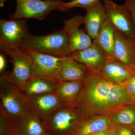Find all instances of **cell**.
Returning <instances> with one entry per match:
<instances>
[{"instance_id": "17", "label": "cell", "mask_w": 135, "mask_h": 135, "mask_svg": "<svg viewBox=\"0 0 135 135\" xmlns=\"http://www.w3.org/2000/svg\"><path fill=\"white\" fill-rule=\"evenodd\" d=\"M84 28L92 40L95 38L107 18L103 4L99 1L85 9Z\"/></svg>"}, {"instance_id": "15", "label": "cell", "mask_w": 135, "mask_h": 135, "mask_svg": "<svg viewBox=\"0 0 135 135\" xmlns=\"http://www.w3.org/2000/svg\"><path fill=\"white\" fill-rule=\"evenodd\" d=\"M91 73L86 66L71 57H63L59 70L60 81H83Z\"/></svg>"}, {"instance_id": "9", "label": "cell", "mask_w": 135, "mask_h": 135, "mask_svg": "<svg viewBox=\"0 0 135 135\" xmlns=\"http://www.w3.org/2000/svg\"><path fill=\"white\" fill-rule=\"evenodd\" d=\"M84 22V17L81 15H75L64 21L63 29L66 33L68 46L72 53L85 49L93 43V40L86 31L79 28Z\"/></svg>"}, {"instance_id": "10", "label": "cell", "mask_w": 135, "mask_h": 135, "mask_svg": "<svg viewBox=\"0 0 135 135\" xmlns=\"http://www.w3.org/2000/svg\"><path fill=\"white\" fill-rule=\"evenodd\" d=\"M107 18L114 27L122 33L135 39V27L130 14L123 6L112 0H103Z\"/></svg>"}, {"instance_id": "12", "label": "cell", "mask_w": 135, "mask_h": 135, "mask_svg": "<svg viewBox=\"0 0 135 135\" xmlns=\"http://www.w3.org/2000/svg\"><path fill=\"white\" fill-rule=\"evenodd\" d=\"M71 57L83 64L91 73H101L107 56L102 49L93 42L89 47L73 52Z\"/></svg>"}, {"instance_id": "2", "label": "cell", "mask_w": 135, "mask_h": 135, "mask_svg": "<svg viewBox=\"0 0 135 135\" xmlns=\"http://www.w3.org/2000/svg\"><path fill=\"white\" fill-rule=\"evenodd\" d=\"M20 49L59 57L71 56L73 53L68 46L67 36L64 29L43 36L31 34Z\"/></svg>"}, {"instance_id": "16", "label": "cell", "mask_w": 135, "mask_h": 135, "mask_svg": "<svg viewBox=\"0 0 135 135\" xmlns=\"http://www.w3.org/2000/svg\"><path fill=\"white\" fill-rule=\"evenodd\" d=\"M113 129L109 115H92L85 117L80 121L72 135H89Z\"/></svg>"}, {"instance_id": "4", "label": "cell", "mask_w": 135, "mask_h": 135, "mask_svg": "<svg viewBox=\"0 0 135 135\" xmlns=\"http://www.w3.org/2000/svg\"><path fill=\"white\" fill-rule=\"evenodd\" d=\"M26 19L0 20V49L4 54L20 49L30 35Z\"/></svg>"}, {"instance_id": "29", "label": "cell", "mask_w": 135, "mask_h": 135, "mask_svg": "<svg viewBox=\"0 0 135 135\" xmlns=\"http://www.w3.org/2000/svg\"><path fill=\"white\" fill-rule=\"evenodd\" d=\"M113 129H108L101 131V132H98V133H94L89 135H110Z\"/></svg>"}, {"instance_id": "27", "label": "cell", "mask_w": 135, "mask_h": 135, "mask_svg": "<svg viewBox=\"0 0 135 135\" xmlns=\"http://www.w3.org/2000/svg\"><path fill=\"white\" fill-rule=\"evenodd\" d=\"M117 135H133L132 128L127 127H116L114 129Z\"/></svg>"}, {"instance_id": "18", "label": "cell", "mask_w": 135, "mask_h": 135, "mask_svg": "<svg viewBox=\"0 0 135 135\" xmlns=\"http://www.w3.org/2000/svg\"><path fill=\"white\" fill-rule=\"evenodd\" d=\"M43 120L29 111L18 118L17 135H49Z\"/></svg>"}, {"instance_id": "24", "label": "cell", "mask_w": 135, "mask_h": 135, "mask_svg": "<svg viewBox=\"0 0 135 135\" xmlns=\"http://www.w3.org/2000/svg\"><path fill=\"white\" fill-rule=\"evenodd\" d=\"M101 1L103 0H73L70 2H64L59 11L65 12L75 8H81L86 9Z\"/></svg>"}, {"instance_id": "28", "label": "cell", "mask_w": 135, "mask_h": 135, "mask_svg": "<svg viewBox=\"0 0 135 135\" xmlns=\"http://www.w3.org/2000/svg\"><path fill=\"white\" fill-rule=\"evenodd\" d=\"M6 66V60L4 55L1 53L0 55V71L1 73L3 71Z\"/></svg>"}, {"instance_id": "30", "label": "cell", "mask_w": 135, "mask_h": 135, "mask_svg": "<svg viewBox=\"0 0 135 135\" xmlns=\"http://www.w3.org/2000/svg\"><path fill=\"white\" fill-rule=\"evenodd\" d=\"M8 0H0V7H2L4 6V3L5 2L7 1Z\"/></svg>"}, {"instance_id": "22", "label": "cell", "mask_w": 135, "mask_h": 135, "mask_svg": "<svg viewBox=\"0 0 135 135\" xmlns=\"http://www.w3.org/2000/svg\"><path fill=\"white\" fill-rule=\"evenodd\" d=\"M108 115L114 129L123 127L132 128L135 127V104L122 107Z\"/></svg>"}, {"instance_id": "8", "label": "cell", "mask_w": 135, "mask_h": 135, "mask_svg": "<svg viewBox=\"0 0 135 135\" xmlns=\"http://www.w3.org/2000/svg\"><path fill=\"white\" fill-rule=\"evenodd\" d=\"M31 57L33 62V77H40L57 84L60 81L59 70L63 57H57L31 51H25Z\"/></svg>"}, {"instance_id": "33", "label": "cell", "mask_w": 135, "mask_h": 135, "mask_svg": "<svg viewBox=\"0 0 135 135\" xmlns=\"http://www.w3.org/2000/svg\"><path fill=\"white\" fill-rule=\"evenodd\" d=\"M70 1H72L73 0H70Z\"/></svg>"}, {"instance_id": "25", "label": "cell", "mask_w": 135, "mask_h": 135, "mask_svg": "<svg viewBox=\"0 0 135 135\" xmlns=\"http://www.w3.org/2000/svg\"><path fill=\"white\" fill-rule=\"evenodd\" d=\"M123 7L128 11L135 27V0H126Z\"/></svg>"}, {"instance_id": "14", "label": "cell", "mask_w": 135, "mask_h": 135, "mask_svg": "<svg viewBox=\"0 0 135 135\" xmlns=\"http://www.w3.org/2000/svg\"><path fill=\"white\" fill-rule=\"evenodd\" d=\"M113 57L124 64L135 67V39L129 37L115 28Z\"/></svg>"}, {"instance_id": "1", "label": "cell", "mask_w": 135, "mask_h": 135, "mask_svg": "<svg viewBox=\"0 0 135 135\" xmlns=\"http://www.w3.org/2000/svg\"><path fill=\"white\" fill-rule=\"evenodd\" d=\"M135 104V97L125 86L113 83L101 73H91L83 81L82 89L73 108L79 109L84 117L109 115L122 107Z\"/></svg>"}, {"instance_id": "20", "label": "cell", "mask_w": 135, "mask_h": 135, "mask_svg": "<svg viewBox=\"0 0 135 135\" xmlns=\"http://www.w3.org/2000/svg\"><path fill=\"white\" fill-rule=\"evenodd\" d=\"M57 84L50 80L40 77H33L26 83L21 91L27 97L55 94Z\"/></svg>"}, {"instance_id": "31", "label": "cell", "mask_w": 135, "mask_h": 135, "mask_svg": "<svg viewBox=\"0 0 135 135\" xmlns=\"http://www.w3.org/2000/svg\"><path fill=\"white\" fill-rule=\"evenodd\" d=\"M110 135H116V133H115V131L114 130V129H113Z\"/></svg>"}, {"instance_id": "32", "label": "cell", "mask_w": 135, "mask_h": 135, "mask_svg": "<svg viewBox=\"0 0 135 135\" xmlns=\"http://www.w3.org/2000/svg\"><path fill=\"white\" fill-rule=\"evenodd\" d=\"M132 131H133V135H135V127H134L132 128Z\"/></svg>"}, {"instance_id": "7", "label": "cell", "mask_w": 135, "mask_h": 135, "mask_svg": "<svg viewBox=\"0 0 135 135\" xmlns=\"http://www.w3.org/2000/svg\"><path fill=\"white\" fill-rule=\"evenodd\" d=\"M9 56L13 65L12 71L4 72L10 81L20 90L26 83L33 77V62L31 57L27 51L20 49L9 51Z\"/></svg>"}, {"instance_id": "34", "label": "cell", "mask_w": 135, "mask_h": 135, "mask_svg": "<svg viewBox=\"0 0 135 135\" xmlns=\"http://www.w3.org/2000/svg\"><path fill=\"white\" fill-rule=\"evenodd\" d=\"M49 135H50L49 134Z\"/></svg>"}, {"instance_id": "6", "label": "cell", "mask_w": 135, "mask_h": 135, "mask_svg": "<svg viewBox=\"0 0 135 135\" xmlns=\"http://www.w3.org/2000/svg\"><path fill=\"white\" fill-rule=\"evenodd\" d=\"M15 13L9 16L10 20L35 18L44 19L51 11L59 10L62 0H16Z\"/></svg>"}, {"instance_id": "19", "label": "cell", "mask_w": 135, "mask_h": 135, "mask_svg": "<svg viewBox=\"0 0 135 135\" xmlns=\"http://www.w3.org/2000/svg\"><path fill=\"white\" fill-rule=\"evenodd\" d=\"M83 81H60L56 95L63 106L73 108L82 89Z\"/></svg>"}, {"instance_id": "26", "label": "cell", "mask_w": 135, "mask_h": 135, "mask_svg": "<svg viewBox=\"0 0 135 135\" xmlns=\"http://www.w3.org/2000/svg\"><path fill=\"white\" fill-rule=\"evenodd\" d=\"M123 85L129 94L135 97V75L131 77Z\"/></svg>"}, {"instance_id": "21", "label": "cell", "mask_w": 135, "mask_h": 135, "mask_svg": "<svg viewBox=\"0 0 135 135\" xmlns=\"http://www.w3.org/2000/svg\"><path fill=\"white\" fill-rule=\"evenodd\" d=\"M115 41V27L106 18L93 42L100 47L107 56L113 57Z\"/></svg>"}, {"instance_id": "3", "label": "cell", "mask_w": 135, "mask_h": 135, "mask_svg": "<svg viewBox=\"0 0 135 135\" xmlns=\"http://www.w3.org/2000/svg\"><path fill=\"white\" fill-rule=\"evenodd\" d=\"M84 118L79 109L63 106L51 113L44 122L50 135H72L78 123Z\"/></svg>"}, {"instance_id": "11", "label": "cell", "mask_w": 135, "mask_h": 135, "mask_svg": "<svg viewBox=\"0 0 135 135\" xmlns=\"http://www.w3.org/2000/svg\"><path fill=\"white\" fill-rule=\"evenodd\" d=\"M101 74L113 83L124 85L135 75V67L126 65L112 57L107 56Z\"/></svg>"}, {"instance_id": "23", "label": "cell", "mask_w": 135, "mask_h": 135, "mask_svg": "<svg viewBox=\"0 0 135 135\" xmlns=\"http://www.w3.org/2000/svg\"><path fill=\"white\" fill-rule=\"evenodd\" d=\"M18 119L10 116L0 105V135H17Z\"/></svg>"}, {"instance_id": "5", "label": "cell", "mask_w": 135, "mask_h": 135, "mask_svg": "<svg viewBox=\"0 0 135 135\" xmlns=\"http://www.w3.org/2000/svg\"><path fill=\"white\" fill-rule=\"evenodd\" d=\"M0 77L1 105L10 116L18 118L26 111L27 97L10 81L4 71Z\"/></svg>"}, {"instance_id": "13", "label": "cell", "mask_w": 135, "mask_h": 135, "mask_svg": "<svg viewBox=\"0 0 135 135\" xmlns=\"http://www.w3.org/2000/svg\"><path fill=\"white\" fill-rule=\"evenodd\" d=\"M63 105L55 94H46L27 97V111L44 120Z\"/></svg>"}]
</instances>
